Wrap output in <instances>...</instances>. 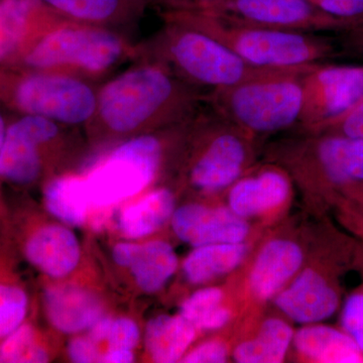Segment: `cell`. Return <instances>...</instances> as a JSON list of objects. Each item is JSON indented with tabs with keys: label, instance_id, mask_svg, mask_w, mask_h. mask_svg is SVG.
<instances>
[{
	"label": "cell",
	"instance_id": "cell-1",
	"mask_svg": "<svg viewBox=\"0 0 363 363\" xmlns=\"http://www.w3.org/2000/svg\"><path fill=\"white\" fill-rule=\"evenodd\" d=\"M307 68L277 72L212 91L213 111L247 135H274L298 126L304 106Z\"/></svg>",
	"mask_w": 363,
	"mask_h": 363
},
{
	"label": "cell",
	"instance_id": "cell-2",
	"mask_svg": "<svg viewBox=\"0 0 363 363\" xmlns=\"http://www.w3.org/2000/svg\"><path fill=\"white\" fill-rule=\"evenodd\" d=\"M176 18L198 28L250 65L269 70H294L318 65L330 52L316 33L289 32L245 25L200 11H179Z\"/></svg>",
	"mask_w": 363,
	"mask_h": 363
},
{
	"label": "cell",
	"instance_id": "cell-3",
	"mask_svg": "<svg viewBox=\"0 0 363 363\" xmlns=\"http://www.w3.org/2000/svg\"><path fill=\"white\" fill-rule=\"evenodd\" d=\"M187 94L168 72L145 67L117 78L102 91L99 111L112 130L130 131L152 117L187 106Z\"/></svg>",
	"mask_w": 363,
	"mask_h": 363
},
{
	"label": "cell",
	"instance_id": "cell-4",
	"mask_svg": "<svg viewBox=\"0 0 363 363\" xmlns=\"http://www.w3.org/2000/svg\"><path fill=\"white\" fill-rule=\"evenodd\" d=\"M180 23L184 28L172 32L167 51L177 68L197 84L215 91L285 71L250 65L220 40Z\"/></svg>",
	"mask_w": 363,
	"mask_h": 363
},
{
	"label": "cell",
	"instance_id": "cell-5",
	"mask_svg": "<svg viewBox=\"0 0 363 363\" xmlns=\"http://www.w3.org/2000/svg\"><path fill=\"white\" fill-rule=\"evenodd\" d=\"M161 157L154 136L124 143L85 179L91 206H111L140 193L156 176Z\"/></svg>",
	"mask_w": 363,
	"mask_h": 363
},
{
	"label": "cell",
	"instance_id": "cell-6",
	"mask_svg": "<svg viewBox=\"0 0 363 363\" xmlns=\"http://www.w3.org/2000/svg\"><path fill=\"white\" fill-rule=\"evenodd\" d=\"M279 159L303 181L337 187L363 183V140L343 135L306 138L279 147Z\"/></svg>",
	"mask_w": 363,
	"mask_h": 363
},
{
	"label": "cell",
	"instance_id": "cell-7",
	"mask_svg": "<svg viewBox=\"0 0 363 363\" xmlns=\"http://www.w3.org/2000/svg\"><path fill=\"white\" fill-rule=\"evenodd\" d=\"M363 101V67L315 65L304 75L298 128L318 133Z\"/></svg>",
	"mask_w": 363,
	"mask_h": 363
},
{
	"label": "cell",
	"instance_id": "cell-8",
	"mask_svg": "<svg viewBox=\"0 0 363 363\" xmlns=\"http://www.w3.org/2000/svg\"><path fill=\"white\" fill-rule=\"evenodd\" d=\"M204 149L191 169L195 187L220 191L230 187L252 162L253 136L236 128L213 111Z\"/></svg>",
	"mask_w": 363,
	"mask_h": 363
},
{
	"label": "cell",
	"instance_id": "cell-9",
	"mask_svg": "<svg viewBox=\"0 0 363 363\" xmlns=\"http://www.w3.org/2000/svg\"><path fill=\"white\" fill-rule=\"evenodd\" d=\"M245 25L316 33L340 26L337 20L309 0H218L204 11Z\"/></svg>",
	"mask_w": 363,
	"mask_h": 363
},
{
	"label": "cell",
	"instance_id": "cell-10",
	"mask_svg": "<svg viewBox=\"0 0 363 363\" xmlns=\"http://www.w3.org/2000/svg\"><path fill=\"white\" fill-rule=\"evenodd\" d=\"M121 52V43L111 33L63 28L45 37L30 52L26 62L35 67L74 64L99 71L113 64Z\"/></svg>",
	"mask_w": 363,
	"mask_h": 363
},
{
	"label": "cell",
	"instance_id": "cell-11",
	"mask_svg": "<svg viewBox=\"0 0 363 363\" xmlns=\"http://www.w3.org/2000/svg\"><path fill=\"white\" fill-rule=\"evenodd\" d=\"M23 111L67 123H79L92 116L96 99L80 81L60 76H33L18 87Z\"/></svg>",
	"mask_w": 363,
	"mask_h": 363
},
{
	"label": "cell",
	"instance_id": "cell-12",
	"mask_svg": "<svg viewBox=\"0 0 363 363\" xmlns=\"http://www.w3.org/2000/svg\"><path fill=\"white\" fill-rule=\"evenodd\" d=\"M172 225L181 240L196 247L242 242L250 233L245 218L234 213L229 207L186 205L174 213Z\"/></svg>",
	"mask_w": 363,
	"mask_h": 363
},
{
	"label": "cell",
	"instance_id": "cell-13",
	"mask_svg": "<svg viewBox=\"0 0 363 363\" xmlns=\"http://www.w3.org/2000/svg\"><path fill=\"white\" fill-rule=\"evenodd\" d=\"M57 133L51 119L26 116L9 128L0 155V174L16 183L26 184L39 175L40 157L37 147Z\"/></svg>",
	"mask_w": 363,
	"mask_h": 363
},
{
	"label": "cell",
	"instance_id": "cell-14",
	"mask_svg": "<svg viewBox=\"0 0 363 363\" xmlns=\"http://www.w3.org/2000/svg\"><path fill=\"white\" fill-rule=\"evenodd\" d=\"M340 296L323 274L314 269L298 274L276 296L277 307L293 321L314 324L333 316Z\"/></svg>",
	"mask_w": 363,
	"mask_h": 363
},
{
	"label": "cell",
	"instance_id": "cell-15",
	"mask_svg": "<svg viewBox=\"0 0 363 363\" xmlns=\"http://www.w3.org/2000/svg\"><path fill=\"white\" fill-rule=\"evenodd\" d=\"M229 189V208L238 216L247 218L284 204L290 197L292 186L286 171L266 167L241 176Z\"/></svg>",
	"mask_w": 363,
	"mask_h": 363
},
{
	"label": "cell",
	"instance_id": "cell-16",
	"mask_svg": "<svg viewBox=\"0 0 363 363\" xmlns=\"http://www.w3.org/2000/svg\"><path fill=\"white\" fill-rule=\"evenodd\" d=\"M302 250L288 240L269 241L260 250L250 276V286L259 300L276 297L302 267Z\"/></svg>",
	"mask_w": 363,
	"mask_h": 363
},
{
	"label": "cell",
	"instance_id": "cell-17",
	"mask_svg": "<svg viewBox=\"0 0 363 363\" xmlns=\"http://www.w3.org/2000/svg\"><path fill=\"white\" fill-rule=\"evenodd\" d=\"M28 260L49 276H66L77 266L80 248L75 235L62 226H48L33 234L26 248Z\"/></svg>",
	"mask_w": 363,
	"mask_h": 363
},
{
	"label": "cell",
	"instance_id": "cell-18",
	"mask_svg": "<svg viewBox=\"0 0 363 363\" xmlns=\"http://www.w3.org/2000/svg\"><path fill=\"white\" fill-rule=\"evenodd\" d=\"M45 305L51 323L66 333L83 330L101 317L102 307L96 296L79 286L50 289Z\"/></svg>",
	"mask_w": 363,
	"mask_h": 363
},
{
	"label": "cell",
	"instance_id": "cell-19",
	"mask_svg": "<svg viewBox=\"0 0 363 363\" xmlns=\"http://www.w3.org/2000/svg\"><path fill=\"white\" fill-rule=\"evenodd\" d=\"M296 350L312 362L363 363V353L343 330L323 325H309L294 334Z\"/></svg>",
	"mask_w": 363,
	"mask_h": 363
},
{
	"label": "cell",
	"instance_id": "cell-20",
	"mask_svg": "<svg viewBox=\"0 0 363 363\" xmlns=\"http://www.w3.org/2000/svg\"><path fill=\"white\" fill-rule=\"evenodd\" d=\"M195 338L194 325L182 316H159L150 320L145 344L156 362H178Z\"/></svg>",
	"mask_w": 363,
	"mask_h": 363
},
{
	"label": "cell",
	"instance_id": "cell-21",
	"mask_svg": "<svg viewBox=\"0 0 363 363\" xmlns=\"http://www.w3.org/2000/svg\"><path fill=\"white\" fill-rule=\"evenodd\" d=\"M136 283L147 293L161 290L175 274L178 259L173 247L164 241L135 245L128 266Z\"/></svg>",
	"mask_w": 363,
	"mask_h": 363
},
{
	"label": "cell",
	"instance_id": "cell-22",
	"mask_svg": "<svg viewBox=\"0 0 363 363\" xmlns=\"http://www.w3.org/2000/svg\"><path fill=\"white\" fill-rule=\"evenodd\" d=\"M294 339L293 329L286 321L267 319L255 338L236 346L233 357L240 363H279L285 360Z\"/></svg>",
	"mask_w": 363,
	"mask_h": 363
},
{
	"label": "cell",
	"instance_id": "cell-23",
	"mask_svg": "<svg viewBox=\"0 0 363 363\" xmlns=\"http://www.w3.org/2000/svg\"><path fill=\"white\" fill-rule=\"evenodd\" d=\"M247 255L242 242L214 243L196 247L184 262L186 278L193 284H202L233 271Z\"/></svg>",
	"mask_w": 363,
	"mask_h": 363
},
{
	"label": "cell",
	"instance_id": "cell-24",
	"mask_svg": "<svg viewBox=\"0 0 363 363\" xmlns=\"http://www.w3.org/2000/svg\"><path fill=\"white\" fill-rule=\"evenodd\" d=\"M174 205L175 200L169 190L155 191L124 210L121 217V230L130 238L149 235L168 221Z\"/></svg>",
	"mask_w": 363,
	"mask_h": 363
},
{
	"label": "cell",
	"instance_id": "cell-25",
	"mask_svg": "<svg viewBox=\"0 0 363 363\" xmlns=\"http://www.w3.org/2000/svg\"><path fill=\"white\" fill-rule=\"evenodd\" d=\"M45 205L62 221L80 225L91 206L85 179L63 178L50 184L45 190Z\"/></svg>",
	"mask_w": 363,
	"mask_h": 363
},
{
	"label": "cell",
	"instance_id": "cell-26",
	"mask_svg": "<svg viewBox=\"0 0 363 363\" xmlns=\"http://www.w3.org/2000/svg\"><path fill=\"white\" fill-rule=\"evenodd\" d=\"M223 293L217 288L201 289L184 302L181 316L195 328L215 330L228 323L230 312L221 305Z\"/></svg>",
	"mask_w": 363,
	"mask_h": 363
},
{
	"label": "cell",
	"instance_id": "cell-27",
	"mask_svg": "<svg viewBox=\"0 0 363 363\" xmlns=\"http://www.w3.org/2000/svg\"><path fill=\"white\" fill-rule=\"evenodd\" d=\"M40 0H1L0 2V60L16 49L39 6Z\"/></svg>",
	"mask_w": 363,
	"mask_h": 363
},
{
	"label": "cell",
	"instance_id": "cell-28",
	"mask_svg": "<svg viewBox=\"0 0 363 363\" xmlns=\"http://www.w3.org/2000/svg\"><path fill=\"white\" fill-rule=\"evenodd\" d=\"M0 345V362H47V352L35 344V332L28 325L20 326Z\"/></svg>",
	"mask_w": 363,
	"mask_h": 363
},
{
	"label": "cell",
	"instance_id": "cell-29",
	"mask_svg": "<svg viewBox=\"0 0 363 363\" xmlns=\"http://www.w3.org/2000/svg\"><path fill=\"white\" fill-rule=\"evenodd\" d=\"M62 13L86 21H104L121 9L123 0H40Z\"/></svg>",
	"mask_w": 363,
	"mask_h": 363
},
{
	"label": "cell",
	"instance_id": "cell-30",
	"mask_svg": "<svg viewBox=\"0 0 363 363\" xmlns=\"http://www.w3.org/2000/svg\"><path fill=\"white\" fill-rule=\"evenodd\" d=\"M26 308L28 298L23 290L0 284V337H6L21 326Z\"/></svg>",
	"mask_w": 363,
	"mask_h": 363
},
{
	"label": "cell",
	"instance_id": "cell-31",
	"mask_svg": "<svg viewBox=\"0 0 363 363\" xmlns=\"http://www.w3.org/2000/svg\"><path fill=\"white\" fill-rule=\"evenodd\" d=\"M341 326L363 353V292L352 294L346 300L341 313Z\"/></svg>",
	"mask_w": 363,
	"mask_h": 363
},
{
	"label": "cell",
	"instance_id": "cell-32",
	"mask_svg": "<svg viewBox=\"0 0 363 363\" xmlns=\"http://www.w3.org/2000/svg\"><path fill=\"white\" fill-rule=\"evenodd\" d=\"M140 338V331L130 319L112 320L107 340L109 350H133Z\"/></svg>",
	"mask_w": 363,
	"mask_h": 363
},
{
	"label": "cell",
	"instance_id": "cell-33",
	"mask_svg": "<svg viewBox=\"0 0 363 363\" xmlns=\"http://www.w3.org/2000/svg\"><path fill=\"white\" fill-rule=\"evenodd\" d=\"M323 13L343 21L363 18V0H309Z\"/></svg>",
	"mask_w": 363,
	"mask_h": 363
},
{
	"label": "cell",
	"instance_id": "cell-34",
	"mask_svg": "<svg viewBox=\"0 0 363 363\" xmlns=\"http://www.w3.org/2000/svg\"><path fill=\"white\" fill-rule=\"evenodd\" d=\"M228 350L220 341L203 343L184 357L186 363H221L227 360Z\"/></svg>",
	"mask_w": 363,
	"mask_h": 363
},
{
	"label": "cell",
	"instance_id": "cell-35",
	"mask_svg": "<svg viewBox=\"0 0 363 363\" xmlns=\"http://www.w3.org/2000/svg\"><path fill=\"white\" fill-rule=\"evenodd\" d=\"M332 124L337 125L339 133L350 138H362L363 140V101L360 102L352 111L346 116L341 117Z\"/></svg>",
	"mask_w": 363,
	"mask_h": 363
},
{
	"label": "cell",
	"instance_id": "cell-36",
	"mask_svg": "<svg viewBox=\"0 0 363 363\" xmlns=\"http://www.w3.org/2000/svg\"><path fill=\"white\" fill-rule=\"evenodd\" d=\"M69 355L74 362L90 363L101 362V355L94 341L90 338L74 339L69 346Z\"/></svg>",
	"mask_w": 363,
	"mask_h": 363
},
{
	"label": "cell",
	"instance_id": "cell-37",
	"mask_svg": "<svg viewBox=\"0 0 363 363\" xmlns=\"http://www.w3.org/2000/svg\"><path fill=\"white\" fill-rule=\"evenodd\" d=\"M183 11H204L218 0H164Z\"/></svg>",
	"mask_w": 363,
	"mask_h": 363
},
{
	"label": "cell",
	"instance_id": "cell-38",
	"mask_svg": "<svg viewBox=\"0 0 363 363\" xmlns=\"http://www.w3.org/2000/svg\"><path fill=\"white\" fill-rule=\"evenodd\" d=\"M135 247V245H130V243H121V245H116L113 250V257L117 264L128 267L131 257H133Z\"/></svg>",
	"mask_w": 363,
	"mask_h": 363
},
{
	"label": "cell",
	"instance_id": "cell-39",
	"mask_svg": "<svg viewBox=\"0 0 363 363\" xmlns=\"http://www.w3.org/2000/svg\"><path fill=\"white\" fill-rule=\"evenodd\" d=\"M133 362L131 350H109L101 357V362L106 363H128Z\"/></svg>",
	"mask_w": 363,
	"mask_h": 363
},
{
	"label": "cell",
	"instance_id": "cell-40",
	"mask_svg": "<svg viewBox=\"0 0 363 363\" xmlns=\"http://www.w3.org/2000/svg\"><path fill=\"white\" fill-rule=\"evenodd\" d=\"M4 138H6V131H4V123L1 116H0V155H1L2 147H4Z\"/></svg>",
	"mask_w": 363,
	"mask_h": 363
}]
</instances>
